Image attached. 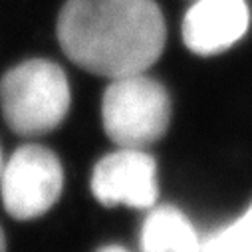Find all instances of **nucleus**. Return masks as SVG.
I'll return each mask as SVG.
<instances>
[{
  "label": "nucleus",
  "mask_w": 252,
  "mask_h": 252,
  "mask_svg": "<svg viewBox=\"0 0 252 252\" xmlns=\"http://www.w3.org/2000/svg\"><path fill=\"white\" fill-rule=\"evenodd\" d=\"M56 30L74 64L109 80L145 74L165 46L155 0H68Z\"/></svg>",
  "instance_id": "obj_1"
},
{
  "label": "nucleus",
  "mask_w": 252,
  "mask_h": 252,
  "mask_svg": "<svg viewBox=\"0 0 252 252\" xmlns=\"http://www.w3.org/2000/svg\"><path fill=\"white\" fill-rule=\"evenodd\" d=\"M70 84L58 64L28 60L0 80V109L8 127L24 137L60 127L70 111Z\"/></svg>",
  "instance_id": "obj_2"
},
{
  "label": "nucleus",
  "mask_w": 252,
  "mask_h": 252,
  "mask_svg": "<svg viewBox=\"0 0 252 252\" xmlns=\"http://www.w3.org/2000/svg\"><path fill=\"white\" fill-rule=\"evenodd\" d=\"M101 119L107 137L123 149H145L169 129L167 90L145 74L117 78L103 94Z\"/></svg>",
  "instance_id": "obj_3"
},
{
  "label": "nucleus",
  "mask_w": 252,
  "mask_h": 252,
  "mask_svg": "<svg viewBox=\"0 0 252 252\" xmlns=\"http://www.w3.org/2000/svg\"><path fill=\"white\" fill-rule=\"evenodd\" d=\"M64 189V169L54 151L44 145L18 147L0 175V191L6 213L16 220L46 215Z\"/></svg>",
  "instance_id": "obj_4"
},
{
  "label": "nucleus",
  "mask_w": 252,
  "mask_h": 252,
  "mask_svg": "<svg viewBox=\"0 0 252 252\" xmlns=\"http://www.w3.org/2000/svg\"><path fill=\"white\" fill-rule=\"evenodd\" d=\"M92 193L105 205L151 209L157 201V165L145 149H117L97 161L92 175Z\"/></svg>",
  "instance_id": "obj_5"
},
{
  "label": "nucleus",
  "mask_w": 252,
  "mask_h": 252,
  "mask_svg": "<svg viewBox=\"0 0 252 252\" xmlns=\"http://www.w3.org/2000/svg\"><path fill=\"white\" fill-rule=\"evenodd\" d=\"M246 0H197L183 20V40L199 56H213L234 46L248 30Z\"/></svg>",
  "instance_id": "obj_6"
},
{
  "label": "nucleus",
  "mask_w": 252,
  "mask_h": 252,
  "mask_svg": "<svg viewBox=\"0 0 252 252\" xmlns=\"http://www.w3.org/2000/svg\"><path fill=\"white\" fill-rule=\"evenodd\" d=\"M201 238L183 211L155 207L141 228V252H199Z\"/></svg>",
  "instance_id": "obj_7"
},
{
  "label": "nucleus",
  "mask_w": 252,
  "mask_h": 252,
  "mask_svg": "<svg viewBox=\"0 0 252 252\" xmlns=\"http://www.w3.org/2000/svg\"><path fill=\"white\" fill-rule=\"evenodd\" d=\"M199 252H252V207L238 220L201 238Z\"/></svg>",
  "instance_id": "obj_8"
},
{
  "label": "nucleus",
  "mask_w": 252,
  "mask_h": 252,
  "mask_svg": "<svg viewBox=\"0 0 252 252\" xmlns=\"http://www.w3.org/2000/svg\"><path fill=\"white\" fill-rule=\"evenodd\" d=\"M97 252H129V250H125L123 246H117V244H107V246L99 248Z\"/></svg>",
  "instance_id": "obj_9"
},
{
  "label": "nucleus",
  "mask_w": 252,
  "mask_h": 252,
  "mask_svg": "<svg viewBox=\"0 0 252 252\" xmlns=\"http://www.w3.org/2000/svg\"><path fill=\"white\" fill-rule=\"evenodd\" d=\"M0 252H6V236H4L2 228H0Z\"/></svg>",
  "instance_id": "obj_10"
},
{
  "label": "nucleus",
  "mask_w": 252,
  "mask_h": 252,
  "mask_svg": "<svg viewBox=\"0 0 252 252\" xmlns=\"http://www.w3.org/2000/svg\"><path fill=\"white\" fill-rule=\"evenodd\" d=\"M2 167H4V161H2V149H0V175H2Z\"/></svg>",
  "instance_id": "obj_11"
}]
</instances>
